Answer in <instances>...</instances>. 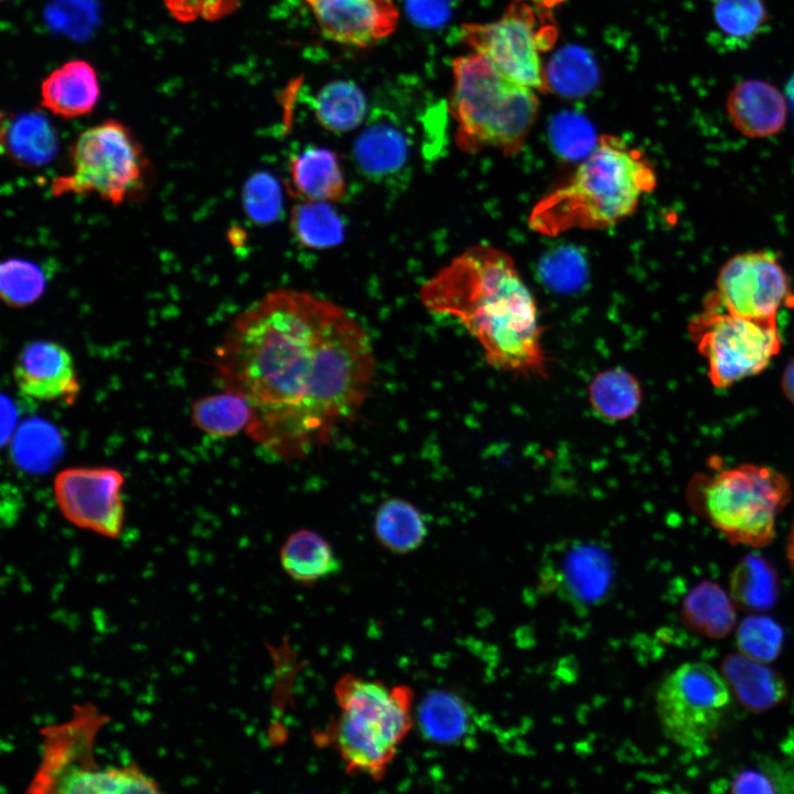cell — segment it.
<instances>
[{"instance_id": "obj_1", "label": "cell", "mask_w": 794, "mask_h": 794, "mask_svg": "<svg viewBox=\"0 0 794 794\" xmlns=\"http://www.w3.org/2000/svg\"><path fill=\"white\" fill-rule=\"evenodd\" d=\"M375 367L369 334L351 313L292 289L239 313L215 351L221 385L250 406L246 433L288 461L329 443L357 414Z\"/></svg>"}, {"instance_id": "obj_2", "label": "cell", "mask_w": 794, "mask_h": 794, "mask_svg": "<svg viewBox=\"0 0 794 794\" xmlns=\"http://www.w3.org/2000/svg\"><path fill=\"white\" fill-rule=\"evenodd\" d=\"M420 299L432 313L455 318L493 367L547 376L537 305L506 251L489 244L466 248L422 285Z\"/></svg>"}, {"instance_id": "obj_3", "label": "cell", "mask_w": 794, "mask_h": 794, "mask_svg": "<svg viewBox=\"0 0 794 794\" xmlns=\"http://www.w3.org/2000/svg\"><path fill=\"white\" fill-rule=\"evenodd\" d=\"M656 184L655 169L642 151L603 133L572 175L534 205L527 223L547 237L609 228L630 217Z\"/></svg>"}, {"instance_id": "obj_4", "label": "cell", "mask_w": 794, "mask_h": 794, "mask_svg": "<svg viewBox=\"0 0 794 794\" xmlns=\"http://www.w3.org/2000/svg\"><path fill=\"white\" fill-rule=\"evenodd\" d=\"M334 691L337 716L315 741L333 748L348 773L382 780L412 727V690L345 674Z\"/></svg>"}, {"instance_id": "obj_5", "label": "cell", "mask_w": 794, "mask_h": 794, "mask_svg": "<svg viewBox=\"0 0 794 794\" xmlns=\"http://www.w3.org/2000/svg\"><path fill=\"white\" fill-rule=\"evenodd\" d=\"M452 74L449 110L460 150L519 153L538 115L536 90L512 81L475 52L454 58Z\"/></svg>"}, {"instance_id": "obj_6", "label": "cell", "mask_w": 794, "mask_h": 794, "mask_svg": "<svg viewBox=\"0 0 794 794\" xmlns=\"http://www.w3.org/2000/svg\"><path fill=\"white\" fill-rule=\"evenodd\" d=\"M792 496L779 471L752 463L697 476L689 485L690 505L730 543L768 546Z\"/></svg>"}, {"instance_id": "obj_7", "label": "cell", "mask_w": 794, "mask_h": 794, "mask_svg": "<svg viewBox=\"0 0 794 794\" xmlns=\"http://www.w3.org/2000/svg\"><path fill=\"white\" fill-rule=\"evenodd\" d=\"M152 168L133 132L117 119L84 130L71 150V171L55 178L54 196L94 194L117 206L140 198Z\"/></svg>"}, {"instance_id": "obj_8", "label": "cell", "mask_w": 794, "mask_h": 794, "mask_svg": "<svg viewBox=\"0 0 794 794\" xmlns=\"http://www.w3.org/2000/svg\"><path fill=\"white\" fill-rule=\"evenodd\" d=\"M731 706L730 687L711 665L687 662L664 677L655 711L664 734L679 748L704 755L718 738Z\"/></svg>"}, {"instance_id": "obj_9", "label": "cell", "mask_w": 794, "mask_h": 794, "mask_svg": "<svg viewBox=\"0 0 794 794\" xmlns=\"http://www.w3.org/2000/svg\"><path fill=\"white\" fill-rule=\"evenodd\" d=\"M688 333L717 388L761 373L782 346L776 318L752 319L709 305L690 319Z\"/></svg>"}, {"instance_id": "obj_10", "label": "cell", "mask_w": 794, "mask_h": 794, "mask_svg": "<svg viewBox=\"0 0 794 794\" xmlns=\"http://www.w3.org/2000/svg\"><path fill=\"white\" fill-rule=\"evenodd\" d=\"M547 11L528 2L512 3L492 22L463 25L461 41L512 81L539 93L549 89L541 53L556 40Z\"/></svg>"}, {"instance_id": "obj_11", "label": "cell", "mask_w": 794, "mask_h": 794, "mask_svg": "<svg viewBox=\"0 0 794 794\" xmlns=\"http://www.w3.org/2000/svg\"><path fill=\"white\" fill-rule=\"evenodd\" d=\"M794 304L788 276L776 254L745 251L728 259L719 270L716 290L705 305L752 318H776L783 305Z\"/></svg>"}, {"instance_id": "obj_12", "label": "cell", "mask_w": 794, "mask_h": 794, "mask_svg": "<svg viewBox=\"0 0 794 794\" xmlns=\"http://www.w3.org/2000/svg\"><path fill=\"white\" fill-rule=\"evenodd\" d=\"M122 473L106 466H75L60 471L53 484L62 515L73 525L115 538L125 519Z\"/></svg>"}, {"instance_id": "obj_13", "label": "cell", "mask_w": 794, "mask_h": 794, "mask_svg": "<svg viewBox=\"0 0 794 794\" xmlns=\"http://www.w3.org/2000/svg\"><path fill=\"white\" fill-rule=\"evenodd\" d=\"M540 577L547 586L566 600L582 605L601 599L612 577V561L608 551L597 544L562 540L552 546L544 558Z\"/></svg>"}, {"instance_id": "obj_14", "label": "cell", "mask_w": 794, "mask_h": 794, "mask_svg": "<svg viewBox=\"0 0 794 794\" xmlns=\"http://www.w3.org/2000/svg\"><path fill=\"white\" fill-rule=\"evenodd\" d=\"M322 34L336 43L365 47L390 35L398 22L393 0H303Z\"/></svg>"}, {"instance_id": "obj_15", "label": "cell", "mask_w": 794, "mask_h": 794, "mask_svg": "<svg viewBox=\"0 0 794 794\" xmlns=\"http://www.w3.org/2000/svg\"><path fill=\"white\" fill-rule=\"evenodd\" d=\"M13 378L22 394L42 401L72 404L81 389L72 354L49 340L23 346L13 365Z\"/></svg>"}, {"instance_id": "obj_16", "label": "cell", "mask_w": 794, "mask_h": 794, "mask_svg": "<svg viewBox=\"0 0 794 794\" xmlns=\"http://www.w3.org/2000/svg\"><path fill=\"white\" fill-rule=\"evenodd\" d=\"M726 109L733 128L748 138H766L785 126L787 103L782 92L763 79H744L729 92Z\"/></svg>"}, {"instance_id": "obj_17", "label": "cell", "mask_w": 794, "mask_h": 794, "mask_svg": "<svg viewBox=\"0 0 794 794\" xmlns=\"http://www.w3.org/2000/svg\"><path fill=\"white\" fill-rule=\"evenodd\" d=\"M409 149L404 130L393 119L376 116L357 137L353 154L363 175L384 182L404 171Z\"/></svg>"}, {"instance_id": "obj_18", "label": "cell", "mask_w": 794, "mask_h": 794, "mask_svg": "<svg viewBox=\"0 0 794 794\" xmlns=\"http://www.w3.org/2000/svg\"><path fill=\"white\" fill-rule=\"evenodd\" d=\"M41 104L55 116L73 119L89 114L100 87L95 68L84 60H72L52 71L41 84Z\"/></svg>"}, {"instance_id": "obj_19", "label": "cell", "mask_w": 794, "mask_h": 794, "mask_svg": "<svg viewBox=\"0 0 794 794\" xmlns=\"http://www.w3.org/2000/svg\"><path fill=\"white\" fill-rule=\"evenodd\" d=\"M288 190L302 201L339 202L346 194V182L336 153L309 147L290 159Z\"/></svg>"}, {"instance_id": "obj_20", "label": "cell", "mask_w": 794, "mask_h": 794, "mask_svg": "<svg viewBox=\"0 0 794 794\" xmlns=\"http://www.w3.org/2000/svg\"><path fill=\"white\" fill-rule=\"evenodd\" d=\"M1 146L8 158L26 168L47 164L58 139L51 121L39 111L11 115L2 121Z\"/></svg>"}, {"instance_id": "obj_21", "label": "cell", "mask_w": 794, "mask_h": 794, "mask_svg": "<svg viewBox=\"0 0 794 794\" xmlns=\"http://www.w3.org/2000/svg\"><path fill=\"white\" fill-rule=\"evenodd\" d=\"M416 720L423 738L439 744H459L473 732L471 707L449 690L430 691L421 700Z\"/></svg>"}, {"instance_id": "obj_22", "label": "cell", "mask_w": 794, "mask_h": 794, "mask_svg": "<svg viewBox=\"0 0 794 794\" xmlns=\"http://www.w3.org/2000/svg\"><path fill=\"white\" fill-rule=\"evenodd\" d=\"M285 572L294 581L311 584L336 573L341 567L330 543L310 529L292 533L280 550Z\"/></svg>"}, {"instance_id": "obj_23", "label": "cell", "mask_w": 794, "mask_h": 794, "mask_svg": "<svg viewBox=\"0 0 794 794\" xmlns=\"http://www.w3.org/2000/svg\"><path fill=\"white\" fill-rule=\"evenodd\" d=\"M711 18L719 43L732 50L749 46L769 23L764 0H711Z\"/></svg>"}, {"instance_id": "obj_24", "label": "cell", "mask_w": 794, "mask_h": 794, "mask_svg": "<svg viewBox=\"0 0 794 794\" xmlns=\"http://www.w3.org/2000/svg\"><path fill=\"white\" fill-rule=\"evenodd\" d=\"M374 532L379 544L395 554H408L427 536L422 513L410 502L393 497L384 501L375 515Z\"/></svg>"}, {"instance_id": "obj_25", "label": "cell", "mask_w": 794, "mask_h": 794, "mask_svg": "<svg viewBox=\"0 0 794 794\" xmlns=\"http://www.w3.org/2000/svg\"><path fill=\"white\" fill-rule=\"evenodd\" d=\"M592 409L609 421L631 418L639 410L642 389L639 380L629 371L614 367L598 373L589 386Z\"/></svg>"}, {"instance_id": "obj_26", "label": "cell", "mask_w": 794, "mask_h": 794, "mask_svg": "<svg viewBox=\"0 0 794 794\" xmlns=\"http://www.w3.org/2000/svg\"><path fill=\"white\" fill-rule=\"evenodd\" d=\"M313 111L326 130L342 133L356 129L366 115V98L350 81H335L321 88L313 100Z\"/></svg>"}, {"instance_id": "obj_27", "label": "cell", "mask_w": 794, "mask_h": 794, "mask_svg": "<svg viewBox=\"0 0 794 794\" xmlns=\"http://www.w3.org/2000/svg\"><path fill=\"white\" fill-rule=\"evenodd\" d=\"M757 662L748 656H731L725 663L723 677L744 705L762 710L776 704L784 689L777 675Z\"/></svg>"}, {"instance_id": "obj_28", "label": "cell", "mask_w": 794, "mask_h": 794, "mask_svg": "<svg viewBox=\"0 0 794 794\" xmlns=\"http://www.w3.org/2000/svg\"><path fill=\"white\" fill-rule=\"evenodd\" d=\"M193 423L212 437H232L246 430L250 406L240 395L225 390L196 399L191 406Z\"/></svg>"}, {"instance_id": "obj_29", "label": "cell", "mask_w": 794, "mask_h": 794, "mask_svg": "<svg viewBox=\"0 0 794 794\" xmlns=\"http://www.w3.org/2000/svg\"><path fill=\"white\" fill-rule=\"evenodd\" d=\"M290 229L301 246L325 249L343 242L345 227L329 202L302 201L291 211Z\"/></svg>"}, {"instance_id": "obj_30", "label": "cell", "mask_w": 794, "mask_h": 794, "mask_svg": "<svg viewBox=\"0 0 794 794\" xmlns=\"http://www.w3.org/2000/svg\"><path fill=\"white\" fill-rule=\"evenodd\" d=\"M683 616L689 627L709 637L725 636L736 620L729 599L711 582H702L690 591L684 602Z\"/></svg>"}, {"instance_id": "obj_31", "label": "cell", "mask_w": 794, "mask_h": 794, "mask_svg": "<svg viewBox=\"0 0 794 794\" xmlns=\"http://www.w3.org/2000/svg\"><path fill=\"white\" fill-rule=\"evenodd\" d=\"M549 89L566 97H581L598 82V71L589 53L577 46L561 49L546 68Z\"/></svg>"}, {"instance_id": "obj_32", "label": "cell", "mask_w": 794, "mask_h": 794, "mask_svg": "<svg viewBox=\"0 0 794 794\" xmlns=\"http://www.w3.org/2000/svg\"><path fill=\"white\" fill-rule=\"evenodd\" d=\"M61 452V437L51 425L32 420L13 439L12 454L22 469L43 471Z\"/></svg>"}, {"instance_id": "obj_33", "label": "cell", "mask_w": 794, "mask_h": 794, "mask_svg": "<svg viewBox=\"0 0 794 794\" xmlns=\"http://www.w3.org/2000/svg\"><path fill=\"white\" fill-rule=\"evenodd\" d=\"M46 286L44 271L29 260L11 258L1 265L0 289L2 300L11 308H24L43 294Z\"/></svg>"}, {"instance_id": "obj_34", "label": "cell", "mask_w": 794, "mask_h": 794, "mask_svg": "<svg viewBox=\"0 0 794 794\" xmlns=\"http://www.w3.org/2000/svg\"><path fill=\"white\" fill-rule=\"evenodd\" d=\"M60 792L67 793H118L153 792V783L135 770H109L104 772H76L61 782Z\"/></svg>"}, {"instance_id": "obj_35", "label": "cell", "mask_w": 794, "mask_h": 794, "mask_svg": "<svg viewBox=\"0 0 794 794\" xmlns=\"http://www.w3.org/2000/svg\"><path fill=\"white\" fill-rule=\"evenodd\" d=\"M243 205L247 216L256 224L268 225L282 213V191L279 182L268 172L249 176L243 187Z\"/></svg>"}, {"instance_id": "obj_36", "label": "cell", "mask_w": 794, "mask_h": 794, "mask_svg": "<svg viewBox=\"0 0 794 794\" xmlns=\"http://www.w3.org/2000/svg\"><path fill=\"white\" fill-rule=\"evenodd\" d=\"M550 139L555 149L567 158H586L598 141L590 122L575 112H564L554 118Z\"/></svg>"}, {"instance_id": "obj_37", "label": "cell", "mask_w": 794, "mask_h": 794, "mask_svg": "<svg viewBox=\"0 0 794 794\" xmlns=\"http://www.w3.org/2000/svg\"><path fill=\"white\" fill-rule=\"evenodd\" d=\"M733 590L749 605H768L774 596V573L758 557H747L733 572Z\"/></svg>"}, {"instance_id": "obj_38", "label": "cell", "mask_w": 794, "mask_h": 794, "mask_svg": "<svg viewBox=\"0 0 794 794\" xmlns=\"http://www.w3.org/2000/svg\"><path fill=\"white\" fill-rule=\"evenodd\" d=\"M781 635L779 627L773 622L754 618L742 623L738 632V642L748 656L759 661H768L776 655Z\"/></svg>"}, {"instance_id": "obj_39", "label": "cell", "mask_w": 794, "mask_h": 794, "mask_svg": "<svg viewBox=\"0 0 794 794\" xmlns=\"http://www.w3.org/2000/svg\"><path fill=\"white\" fill-rule=\"evenodd\" d=\"M242 0H163L168 11L181 22L215 21L233 13Z\"/></svg>"}, {"instance_id": "obj_40", "label": "cell", "mask_w": 794, "mask_h": 794, "mask_svg": "<svg viewBox=\"0 0 794 794\" xmlns=\"http://www.w3.org/2000/svg\"><path fill=\"white\" fill-rule=\"evenodd\" d=\"M407 10L415 22L425 26L438 25L448 15L444 0H407Z\"/></svg>"}, {"instance_id": "obj_41", "label": "cell", "mask_w": 794, "mask_h": 794, "mask_svg": "<svg viewBox=\"0 0 794 794\" xmlns=\"http://www.w3.org/2000/svg\"><path fill=\"white\" fill-rule=\"evenodd\" d=\"M14 419H15V412L13 409V406L11 405L10 400H8L4 396L2 397V430H1V441L2 444H4L8 439L10 440L12 430L14 427Z\"/></svg>"}, {"instance_id": "obj_42", "label": "cell", "mask_w": 794, "mask_h": 794, "mask_svg": "<svg viewBox=\"0 0 794 794\" xmlns=\"http://www.w3.org/2000/svg\"><path fill=\"white\" fill-rule=\"evenodd\" d=\"M782 389L785 397L794 405V357L786 365L782 376Z\"/></svg>"}, {"instance_id": "obj_43", "label": "cell", "mask_w": 794, "mask_h": 794, "mask_svg": "<svg viewBox=\"0 0 794 794\" xmlns=\"http://www.w3.org/2000/svg\"><path fill=\"white\" fill-rule=\"evenodd\" d=\"M518 1L528 2V3L535 6V7L539 8V9L550 10V9H552L554 7H556V6L560 4L561 2H564L565 0H518Z\"/></svg>"}, {"instance_id": "obj_44", "label": "cell", "mask_w": 794, "mask_h": 794, "mask_svg": "<svg viewBox=\"0 0 794 794\" xmlns=\"http://www.w3.org/2000/svg\"><path fill=\"white\" fill-rule=\"evenodd\" d=\"M786 558L790 564V567L792 568V570L794 572V527L791 532V535H790V538L787 541Z\"/></svg>"}, {"instance_id": "obj_45", "label": "cell", "mask_w": 794, "mask_h": 794, "mask_svg": "<svg viewBox=\"0 0 794 794\" xmlns=\"http://www.w3.org/2000/svg\"><path fill=\"white\" fill-rule=\"evenodd\" d=\"M787 96L792 104L794 105V76L788 82L787 88H786Z\"/></svg>"}]
</instances>
